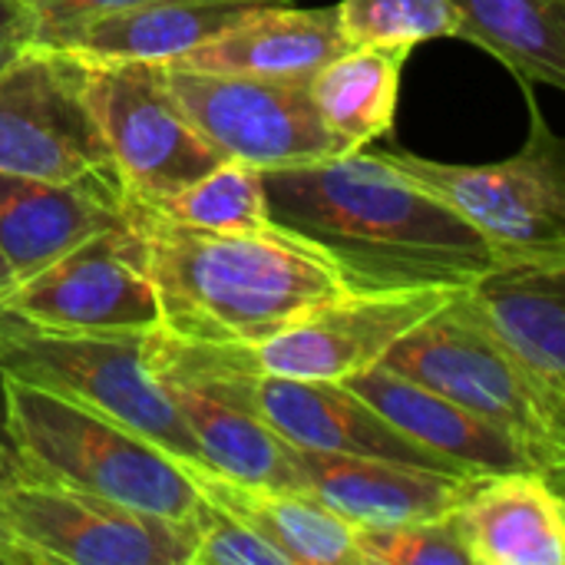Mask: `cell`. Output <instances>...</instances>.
<instances>
[{"label":"cell","mask_w":565,"mask_h":565,"mask_svg":"<svg viewBox=\"0 0 565 565\" xmlns=\"http://www.w3.org/2000/svg\"><path fill=\"white\" fill-rule=\"evenodd\" d=\"M268 218L318 245L348 291L467 288L497 252L444 199L377 152L262 172Z\"/></svg>","instance_id":"1"},{"label":"cell","mask_w":565,"mask_h":565,"mask_svg":"<svg viewBox=\"0 0 565 565\" xmlns=\"http://www.w3.org/2000/svg\"><path fill=\"white\" fill-rule=\"evenodd\" d=\"M126 218L159 298V331L179 341L252 348L305 311L351 295L334 262L288 228L202 232L129 199Z\"/></svg>","instance_id":"2"},{"label":"cell","mask_w":565,"mask_h":565,"mask_svg":"<svg viewBox=\"0 0 565 565\" xmlns=\"http://www.w3.org/2000/svg\"><path fill=\"white\" fill-rule=\"evenodd\" d=\"M0 394L26 480L93 493L175 523L192 520L199 490L169 450L26 381L0 374Z\"/></svg>","instance_id":"3"},{"label":"cell","mask_w":565,"mask_h":565,"mask_svg":"<svg viewBox=\"0 0 565 565\" xmlns=\"http://www.w3.org/2000/svg\"><path fill=\"white\" fill-rule=\"evenodd\" d=\"M149 334L43 331L0 315V374L93 407L172 457L199 463L169 391L149 367Z\"/></svg>","instance_id":"4"},{"label":"cell","mask_w":565,"mask_h":565,"mask_svg":"<svg viewBox=\"0 0 565 565\" xmlns=\"http://www.w3.org/2000/svg\"><path fill=\"white\" fill-rule=\"evenodd\" d=\"M530 136L510 159L487 166L437 162L414 152H377L391 169L414 179L467 218L497 258L565 255V146L543 119L533 89Z\"/></svg>","instance_id":"5"},{"label":"cell","mask_w":565,"mask_h":565,"mask_svg":"<svg viewBox=\"0 0 565 565\" xmlns=\"http://www.w3.org/2000/svg\"><path fill=\"white\" fill-rule=\"evenodd\" d=\"M381 364L510 430L540 457L553 480H563L565 427L543 411L516 364L473 311L463 288L407 331Z\"/></svg>","instance_id":"6"},{"label":"cell","mask_w":565,"mask_h":565,"mask_svg":"<svg viewBox=\"0 0 565 565\" xmlns=\"http://www.w3.org/2000/svg\"><path fill=\"white\" fill-rule=\"evenodd\" d=\"M149 367L169 391L205 470L252 487L305 490L295 450L255 407V371L238 348L195 344L152 331Z\"/></svg>","instance_id":"7"},{"label":"cell","mask_w":565,"mask_h":565,"mask_svg":"<svg viewBox=\"0 0 565 565\" xmlns=\"http://www.w3.org/2000/svg\"><path fill=\"white\" fill-rule=\"evenodd\" d=\"M189 523L70 487L23 480L0 497V563L189 565Z\"/></svg>","instance_id":"8"},{"label":"cell","mask_w":565,"mask_h":565,"mask_svg":"<svg viewBox=\"0 0 565 565\" xmlns=\"http://www.w3.org/2000/svg\"><path fill=\"white\" fill-rule=\"evenodd\" d=\"M83 63L86 99L126 199L159 202L225 159L172 96L162 63Z\"/></svg>","instance_id":"9"},{"label":"cell","mask_w":565,"mask_h":565,"mask_svg":"<svg viewBox=\"0 0 565 565\" xmlns=\"http://www.w3.org/2000/svg\"><path fill=\"white\" fill-rule=\"evenodd\" d=\"M162 70L192 126L225 159L278 172L344 156L311 103L308 79L202 73L175 63Z\"/></svg>","instance_id":"10"},{"label":"cell","mask_w":565,"mask_h":565,"mask_svg":"<svg viewBox=\"0 0 565 565\" xmlns=\"http://www.w3.org/2000/svg\"><path fill=\"white\" fill-rule=\"evenodd\" d=\"M0 172L53 182L116 179L79 56L36 43L0 73Z\"/></svg>","instance_id":"11"},{"label":"cell","mask_w":565,"mask_h":565,"mask_svg":"<svg viewBox=\"0 0 565 565\" xmlns=\"http://www.w3.org/2000/svg\"><path fill=\"white\" fill-rule=\"evenodd\" d=\"M0 315L43 331H159V298L129 218L17 281Z\"/></svg>","instance_id":"12"},{"label":"cell","mask_w":565,"mask_h":565,"mask_svg":"<svg viewBox=\"0 0 565 565\" xmlns=\"http://www.w3.org/2000/svg\"><path fill=\"white\" fill-rule=\"evenodd\" d=\"M460 288H411V291H351L324 301L271 338L238 348L255 374L288 381H334L371 371L384 354L414 331L427 315L447 305Z\"/></svg>","instance_id":"13"},{"label":"cell","mask_w":565,"mask_h":565,"mask_svg":"<svg viewBox=\"0 0 565 565\" xmlns=\"http://www.w3.org/2000/svg\"><path fill=\"white\" fill-rule=\"evenodd\" d=\"M463 291L543 411L565 427V255L497 258Z\"/></svg>","instance_id":"14"},{"label":"cell","mask_w":565,"mask_h":565,"mask_svg":"<svg viewBox=\"0 0 565 565\" xmlns=\"http://www.w3.org/2000/svg\"><path fill=\"white\" fill-rule=\"evenodd\" d=\"M255 407L265 424L295 450L374 457L407 467H427L454 477H467L404 437L387 417H381L361 394L334 381H288V377H252Z\"/></svg>","instance_id":"15"},{"label":"cell","mask_w":565,"mask_h":565,"mask_svg":"<svg viewBox=\"0 0 565 565\" xmlns=\"http://www.w3.org/2000/svg\"><path fill=\"white\" fill-rule=\"evenodd\" d=\"M450 523L470 565H563V483L536 473L470 477Z\"/></svg>","instance_id":"16"},{"label":"cell","mask_w":565,"mask_h":565,"mask_svg":"<svg viewBox=\"0 0 565 565\" xmlns=\"http://www.w3.org/2000/svg\"><path fill=\"white\" fill-rule=\"evenodd\" d=\"M122 222L126 195L109 175L53 182L0 172V255L13 285Z\"/></svg>","instance_id":"17"},{"label":"cell","mask_w":565,"mask_h":565,"mask_svg":"<svg viewBox=\"0 0 565 565\" xmlns=\"http://www.w3.org/2000/svg\"><path fill=\"white\" fill-rule=\"evenodd\" d=\"M344 384L354 394H361L381 417H387L404 437H411L414 444H420L424 450H430L434 457H440L444 463H450L467 477L520 473V470L546 473L540 457L520 437L387 371L384 364L361 371Z\"/></svg>","instance_id":"18"},{"label":"cell","mask_w":565,"mask_h":565,"mask_svg":"<svg viewBox=\"0 0 565 565\" xmlns=\"http://www.w3.org/2000/svg\"><path fill=\"white\" fill-rule=\"evenodd\" d=\"M295 463L305 480V490L354 530L444 520L454 513L470 480L394 460L341 457L318 450H295Z\"/></svg>","instance_id":"19"},{"label":"cell","mask_w":565,"mask_h":565,"mask_svg":"<svg viewBox=\"0 0 565 565\" xmlns=\"http://www.w3.org/2000/svg\"><path fill=\"white\" fill-rule=\"evenodd\" d=\"M351 46L338 23V7H291V0L268 3L215 40L175 60V66L202 73L311 79L318 66Z\"/></svg>","instance_id":"20"},{"label":"cell","mask_w":565,"mask_h":565,"mask_svg":"<svg viewBox=\"0 0 565 565\" xmlns=\"http://www.w3.org/2000/svg\"><path fill=\"white\" fill-rule=\"evenodd\" d=\"M182 467L205 500L252 526L288 565H358L354 526L308 490L238 483L205 470L195 460H182Z\"/></svg>","instance_id":"21"},{"label":"cell","mask_w":565,"mask_h":565,"mask_svg":"<svg viewBox=\"0 0 565 565\" xmlns=\"http://www.w3.org/2000/svg\"><path fill=\"white\" fill-rule=\"evenodd\" d=\"M268 3L278 0H149L89 20L56 50L79 60L175 63Z\"/></svg>","instance_id":"22"},{"label":"cell","mask_w":565,"mask_h":565,"mask_svg":"<svg viewBox=\"0 0 565 565\" xmlns=\"http://www.w3.org/2000/svg\"><path fill=\"white\" fill-rule=\"evenodd\" d=\"M411 53L407 46L351 43L311 73V103L344 156L394 129L401 73Z\"/></svg>","instance_id":"23"},{"label":"cell","mask_w":565,"mask_h":565,"mask_svg":"<svg viewBox=\"0 0 565 565\" xmlns=\"http://www.w3.org/2000/svg\"><path fill=\"white\" fill-rule=\"evenodd\" d=\"M457 36L497 56L526 86L565 89V0H447Z\"/></svg>","instance_id":"24"},{"label":"cell","mask_w":565,"mask_h":565,"mask_svg":"<svg viewBox=\"0 0 565 565\" xmlns=\"http://www.w3.org/2000/svg\"><path fill=\"white\" fill-rule=\"evenodd\" d=\"M139 205L166 215L169 222L202 232H262L271 225L265 179L255 166L238 159H222L185 189Z\"/></svg>","instance_id":"25"},{"label":"cell","mask_w":565,"mask_h":565,"mask_svg":"<svg viewBox=\"0 0 565 565\" xmlns=\"http://www.w3.org/2000/svg\"><path fill=\"white\" fill-rule=\"evenodd\" d=\"M338 23L348 43L407 46L457 36V13L447 0H341Z\"/></svg>","instance_id":"26"},{"label":"cell","mask_w":565,"mask_h":565,"mask_svg":"<svg viewBox=\"0 0 565 565\" xmlns=\"http://www.w3.org/2000/svg\"><path fill=\"white\" fill-rule=\"evenodd\" d=\"M354 550L358 565H470L450 516L401 526H358Z\"/></svg>","instance_id":"27"},{"label":"cell","mask_w":565,"mask_h":565,"mask_svg":"<svg viewBox=\"0 0 565 565\" xmlns=\"http://www.w3.org/2000/svg\"><path fill=\"white\" fill-rule=\"evenodd\" d=\"M192 553L189 565H288L285 556L268 546L252 526L215 507L199 493V503L189 520Z\"/></svg>","instance_id":"28"},{"label":"cell","mask_w":565,"mask_h":565,"mask_svg":"<svg viewBox=\"0 0 565 565\" xmlns=\"http://www.w3.org/2000/svg\"><path fill=\"white\" fill-rule=\"evenodd\" d=\"M36 17V43L63 46L79 26L106 13H119L149 0H23Z\"/></svg>","instance_id":"29"},{"label":"cell","mask_w":565,"mask_h":565,"mask_svg":"<svg viewBox=\"0 0 565 565\" xmlns=\"http://www.w3.org/2000/svg\"><path fill=\"white\" fill-rule=\"evenodd\" d=\"M36 46V17L23 0H0V73Z\"/></svg>","instance_id":"30"},{"label":"cell","mask_w":565,"mask_h":565,"mask_svg":"<svg viewBox=\"0 0 565 565\" xmlns=\"http://www.w3.org/2000/svg\"><path fill=\"white\" fill-rule=\"evenodd\" d=\"M26 473H23V463H20V454L10 440V430H7V414H3V394H0V497L23 483Z\"/></svg>","instance_id":"31"},{"label":"cell","mask_w":565,"mask_h":565,"mask_svg":"<svg viewBox=\"0 0 565 565\" xmlns=\"http://www.w3.org/2000/svg\"><path fill=\"white\" fill-rule=\"evenodd\" d=\"M13 288V271H10V265H7V258L0 255V301H3V295Z\"/></svg>","instance_id":"32"}]
</instances>
